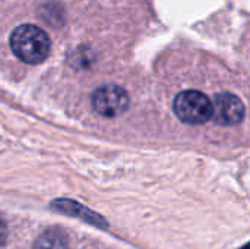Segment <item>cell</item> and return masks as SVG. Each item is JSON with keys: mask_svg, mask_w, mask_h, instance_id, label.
I'll use <instances>...</instances> for the list:
<instances>
[{"mask_svg": "<svg viewBox=\"0 0 250 249\" xmlns=\"http://www.w3.org/2000/svg\"><path fill=\"white\" fill-rule=\"evenodd\" d=\"M13 54L29 65H38L44 62L51 50V41L48 34L32 23H22L16 26L9 38Z\"/></svg>", "mask_w": 250, "mask_h": 249, "instance_id": "1", "label": "cell"}, {"mask_svg": "<svg viewBox=\"0 0 250 249\" xmlns=\"http://www.w3.org/2000/svg\"><path fill=\"white\" fill-rule=\"evenodd\" d=\"M173 110L183 123L202 125L212 116V101L198 90H186L174 98Z\"/></svg>", "mask_w": 250, "mask_h": 249, "instance_id": "2", "label": "cell"}, {"mask_svg": "<svg viewBox=\"0 0 250 249\" xmlns=\"http://www.w3.org/2000/svg\"><path fill=\"white\" fill-rule=\"evenodd\" d=\"M94 110L104 117H117L129 107V94L125 88L116 84H105L98 87L92 94Z\"/></svg>", "mask_w": 250, "mask_h": 249, "instance_id": "3", "label": "cell"}, {"mask_svg": "<svg viewBox=\"0 0 250 249\" xmlns=\"http://www.w3.org/2000/svg\"><path fill=\"white\" fill-rule=\"evenodd\" d=\"M245 112V104L237 95L231 92H221L215 95L212 101L211 119H214L217 125L233 126L243 120Z\"/></svg>", "mask_w": 250, "mask_h": 249, "instance_id": "4", "label": "cell"}, {"mask_svg": "<svg viewBox=\"0 0 250 249\" xmlns=\"http://www.w3.org/2000/svg\"><path fill=\"white\" fill-rule=\"evenodd\" d=\"M53 208L60 211V213H66V214H70V216H78V217H82V220H86L95 226L101 225L104 227H107V223L103 220V217L97 216L95 213L86 210L85 207L73 203V201H67V200H57L53 203Z\"/></svg>", "mask_w": 250, "mask_h": 249, "instance_id": "5", "label": "cell"}, {"mask_svg": "<svg viewBox=\"0 0 250 249\" xmlns=\"http://www.w3.org/2000/svg\"><path fill=\"white\" fill-rule=\"evenodd\" d=\"M69 241L67 236L59 229L44 230L35 241L34 249H67Z\"/></svg>", "mask_w": 250, "mask_h": 249, "instance_id": "6", "label": "cell"}, {"mask_svg": "<svg viewBox=\"0 0 250 249\" xmlns=\"http://www.w3.org/2000/svg\"><path fill=\"white\" fill-rule=\"evenodd\" d=\"M6 239H7V227H6V225L0 220V247L6 242Z\"/></svg>", "mask_w": 250, "mask_h": 249, "instance_id": "7", "label": "cell"}]
</instances>
